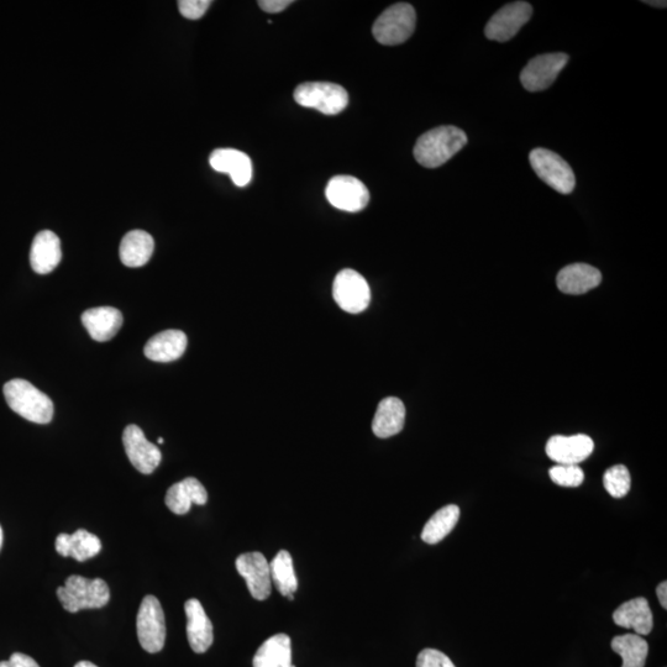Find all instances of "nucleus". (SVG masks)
Segmentation results:
<instances>
[{
	"instance_id": "nucleus-1",
	"label": "nucleus",
	"mask_w": 667,
	"mask_h": 667,
	"mask_svg": "<svg viewBox=\"0 0 667 667\" xmlns=\"http://www.w3.org/2000/svg\"><path fill=\"white\" fill-rule=\"evenodd\" d=\"M467 144V136L456 126H439L420 136L414 146V157L427 168L443 166Z\"/></svg>"
},
{
	"instance_id": "nucleus-2",
	"label": "nucleus",
	"mask_w": 667,
	"mask_h": 667,
	"mask_svg": "<svg viewBox=\"0 0 667 667\" xmlns=\"http://www.w3.org/2000/svg\"><path fill=\"white\" fill-rule=\"evenodd\" d=\"M4 397L12 411L29 422L49 424L54 418V403L30 382L12 380L5 383Z\"/></svg>"
},
{
	"instance_id": "nucleus-3",
	"label": "nucleus",
	"mask_w": 667,
	"mask_h": 667,
	"mask_svg": "<svg viewBox=\"0 0 667 667\" xmlns=\"http://www.w3.org/2000/svg\"><path fill=\"white\" fill-rule=\"evenodd\" d=\"M56 593L62 607L70 613L80 612L81 609L103 608L110 600L107 582L78 575L68 577L65 586L57 588Z\"/></svg>"
},
{
	"instance_id": "nucleus-4",
	"label": "nucleus",
	"mask_w": 667,
	"mask_h": 667,
	"mask_svg": "<svg viewBox=\"0 0 667 667\" xmlns=\"http://www.w3.org/2000/svg\"><path fill=\"white\" fill-rule=\"evenodd\" d=\"M416 10L408 3H397L386 9L375 21L372 33L382 45L396 46L406 42L416 30Z\"/></svg>"
},
{
	"instance_id": "nucleus-5",
	"label": "nucleus",
	"mask_w": 667,
	"mask_h": 667,
	"mask_svg": "<svg viewBox=\"0 0 667 667\" xmlns=\"http://www.w3.org/2000/svg\"><path fill=\"white\" fill-rule=\"evenodd\" d=\"M294 101L304 108L319 110L325 115H336L348 107L349 94L344 87L329 82H308L294 91Z\"/></svg>"
},
{
	"instance_id": "nucleus-6",
	"label": "nucleus",
	"mask_w": 667,
	"mask_h": 667,
	"mask_svg": "<svg viewBox=\"0 0 667 667\" xmlns=\"http://www.w3.org/2000/svg\"><path fill=\"white\" fill-rule=\"evenodd\" d=\"M530 165L540 180L561 194H570L576 187V177L569 164L555 152L535 149L529 155Z\"/></svg>"
},
{
	"instance_id": "nucleus-7",
	"label": "nucleus",
	"mask_w": 667,
	"mask_h": 667,
	"mask_svg": "<svg viewBox=\"0 0 667 667\" xmlns=\"http://www.w3.org/2000/svg\"><path fill=\"white\" fill-rule=\"evenodd\" d=\"M136 630L141 645L147 653H160L166 642L165 613L155 596H146L141 602Z\"/></svg>"
},
{
	"instance_id": "nucleus-8",
	"label": "nucleus",
	"mask_w": 667,
	"mask_h": 667,
	"mask_svg": "<svg viewBox=\"0 0 667 667\" xmlns=\"http://www.w3.org/2000/svg\"><path fill=\"white\" fill-rule=\"evenodd\" d=\"M333 297L343 311L359 314L370 306L371 290L369 283L359 272L346 269L335 277Z\"/></svg>"
},
{
	"instance_id": "nucleus-9",
	"label": "nucleus",
	"mask_w": 667,
	"mask_h": 667,
	"mask_svg": "<svg viewBox=\"0 0 667 667\" xmlns=\"http://www.w3.org/2000/svg\"><path fill=\"white\" fill-rule=\"evenodd\" d=\"M533 15V8L527 2H514L504 5L493 15L486 25L485 35L488 40L507 42L519 33Z\"/></svg>"
},
{
	"instance_id": "nucleus-10",
	"label": "nucleus",
	"mask_w": 667,
	"mask_h": 667,
	"mask_svg": "<svg viewBox=\"0 0 667 667\" xmlns=\"http://www.w3.org/2000/svg\"><path fill=\"white\" fill-rule=\"evenodd\" d=\"M569 56L563 52L534 57L523 68L521 82L528 92H542L548 89L564 70Z\"/></svg>"
},
{
	"instance_id": "nucleus-11",
	"label": "nucleus",
	"mask_w": 667,
	"mask_h": 667,
	"mask_svg": "<svg viewBox=\"0 0 667 667\" xmlns=\"http://www.w3.org/2000/svg\"><path fill=\"white\" fill-rule=\"evenodd\" d=\"M325 196L330 204L344 212L357 213L370 202L369 189L353 176H335L329 181Z\"/></svg>"
},
{
	"instance_id": "nucleus-12",
	"label": "nucleus",
	"mask_w": 667,
	"mask_h": 667,
	"mask_svg": "<svg viewBox=\"0 0 667 667\" xmlns=\"http://www.w3.org/2000/svg\"><path fill=\"white\" fill-rule=\"evenodd\" d=\"M123 444L131 465L144 475H150L159 467L161 451L146 439L143 429L130 424L123 433Z\"/></svg>"
},
{
	"instance_id": "nucleus-13",
	"label": "nucleus",
	"mask_w": 667,
	"mask_h": 667,
	"mask_svg": "<svg viewBox=\"0 0 667 667\" xmlns=\"http://www.w3.org/2000/svg\"><path fill=\"white\" fill-rule=\"evenodd\" d=\"M236 570L243 576L251 596L265 601L272 591L270 563L261 553H246L236 559Z\"/></svg>"
},
{
	"instance_id": "nucleus-14",
	"label": "nucleus",
	"mask_w": 667,
	"mask_h": 667,
	"mask_svg": "<svg viewBox=\"0 0 667 667\" xmlns=\"http://www.w3.org/2000/svg\"><path fill=\"white\" fill-rule=\"evenodd\" d=\"M595 450V443L585 434L555 435L546 444V454L558 465H579L580 462L590 458Z\"/></svg>"
},
{
	"instance_id": "nucleus-15",
	"label": "nucleus",
	"mask_w": 667,
	"mask_h": 667,
	"mask_svg": "<svg viewBox=\"0 0 667 667\" xmlns=\"http://www.w3.org/2000/svg\"><path fill=\"white\" fill-rule=\"evenodd\" d=\"M187 617V637L194 653L203 654L212 647L214 634L213 624L210 622L201 602L192 598L185 603Z\"/></svg>"
},
{
	"instance_id": "nucleus-16",
	"label": "nucleus",
	"mask_w": 667,
	"mask_h": 667,
	"mask_svg": "<svg viewBox=\"0 0 667 667\" xmlns=\"http://www.w3.org/2000/svg\"><path fill=\"white\" fill-rule=\"evenodd\" d=\"M82 323L89 335L98 343L112 340L123 327L122 312L114 307H98L88 309L82 314Z\"/></svg>"
},
{
	"instance_id": "nucleus-17",
	"label": "nucleus",
	"mask_w": 667,
	"mask_h": 667,
	"mask_svg": "<svg viewBox=\"0 0 667 667\" xmlns=\"http://www.w3.org/2000/svg\"><path fill=\"white\" fill-rule=\"evenodd\" d=\"M209 164L213 170L227 173L235 186H248L252 180V162L244 152L235 149H219L210 155Z\"/></svg>"
},
{
	"instance_id": "nucleus-18",
	"label": "nucleus",
	"mask_w": 667,
	"mask_h": 667,
	"mask_svg": "<svg viewBox=\"0 0 667 667\" xmlns=\"http://www.w3.org/2000/svg\"><path fill=\"white\" fill-rule=\"evenodd\" d=\"M62 259L59 236L50 230L40 231L35 236L30 250V265L39 275H47L59 266Z\"/></svg>"
},
{
	"instance_id": "nucleus-19",
	"label": "nucleus",
	"mask_w": 667,
	"mask_h": 667,
	"mask_svg": "<svg viewBox=\"0 0 667 667\" xmlns=\"http://www.w3.org/2000/svg\"><path fill=\"white\" fill-rule=\"evenodd\" d=\"M208 501L206 487L194 477H188L168 488L165 503L171 512L183 516L187 514L193 504L204 506Z\"/></svg>"
},
{
	"instance_id": "nucleus-20",
	"label": "nucleus",
	"mask_w": 667,
	"mask_h": 667,
	"mask_svg": "<svg viewBox=\"0 0 667 667\" xmlns=\"http://www.w3.org/2000/svg\"><path fill=\"white\" fill-rule=\"evenodd\" d=\"M55 545L57 553L63 558H73L78 563L94 558L102 550V543L97 535L84 529H78L73 534H60Z\"/></svg>"
},
{
	"instance_id": "nucleus-21",
	"label": "nucleus",
	"mask_w": 667,
	"mask_h": 667,
	"mask_svg": "<svg viewBox=\"0 0 667 667\" xmlns=\"http://www.w3.org/2000/svg\"><path fill=\"white\" fill-rule=\"evenodd\" d=\"M613 621L617 626L633 629L637 635H649L654 628V616L647 598L639 597L630 600L616 609Z\"/></svg>"
},
{
	"instance_id": "nucleus-22",
	"label": "nucleus",
	"mask_w": 667,
	"mask_h": 667,
	"mask_svg": "<svg viewBox=\"0 0 667 667\" xmlns=\"http://www.w3.org/2000/svg\"><path fill=\"white\" fill-rule=\"evenodd\" d=\"M602 275L596 267L587 264H572L559 272L556 283L561 292L580 296L600 286Z\"/></svg>"
},
{
	"instance_id": "nucleus-23",
	"label": "nucleus",
	"mask_w": 667,
	"mask_h": 667,
	"mask_svg": "<svg viewBox=\"0 0 667 667\" xmlns=\"http://www.w3.org/2000/svg\"><path fill=\"white\" fill-rule=\"evenodd\" d=\"M406 422V407L401 399L388 397L382 399L372 420V432L376 437L387 439L402 432Z\"/></svg>"
},
{
	"instance_id": "nucleus-24",
	"label": "nucleus",
	"mask_w": 667,
	"mask_h": 667,
	"mask_svg": "<svg viewBox=\"0 0 667 667\" xmlns=\"http://www.w3.org/2000/svg\"><path fill=\"white\" fill-rule=\"evenodd\" d=\"M187 343V335L181 330H166L147 341L144 353L151 361L172 362L186 353Z\"/></svg>"
},
{
	"instance_id": "nucleus-25",
	"label": "nucleus",
	"mask_w": 667,
	"mask_h": 667,
	"mask_svg": "<svg viewBox=\"0 0 667 667\" xmlns=\"http://www.w3.org/2000/svg\"><path fill=\"white\" fill-rule=\"evenodd\" d=\"M155 250L154 238L144 230H133L126 234L120 244V260L128 267L145 266Z\"/></svg>"
},
{
	"instance_id": "nucleus-26",
	"label": "nucleus",
	"mask_w": 667,
	"mask_h": 667,
	"mask_svg": "<svg viewBox=\"0 0 667 667\" xmlns=\"http://www.w3.org/2000/svg\"><path fill=\"white\" fill-rule=\"evenodd\" d=\"M254 667H291V638L286 634L273 635L256 651Z\"/></svg>"
},
{
	"instance_id": "nucleus-27",
	"label": "nucleus",
	"mask_w": 667,
	"mask_h": 667,
	"mask_svg": "<svg viewBox=\"0 0 667 667\" xmlns=\"http://www.w3.org/2000/svg\"><path fill=\"white\" fill-rule=\"evenodd\" d=\"M611 647L621 656L622 667H644L649 654L647 640L637 634L618 635L613 638Z\"/></svg>"
},
{
	"instance_id": "nucleus-28",
	"label": "nucleus",
	"mask_w": 667,
	"mask_h": 667,
	"mask_svg": "<svg viewBox=\"0 0 667 667\" xmlns=\"http://www.w3.org/2000/svg\"><path fill=\"white\" fill-rule=\"evenodd\" d=\"M459 518L460 508L455 504H449V506L439 509L423 528V542L430 545L440 543L456 527Z\"/></svg>"
},
{
	"instance_id": "nucleus-29",
	"label": "nucleus",
	"mask_w": 667,
	"mask_h": 667,
	"mask_svg": "<svg viewBox=\"0 0 667 667\" xmlns=\"http://www.w3.org/2000/svg\"><path fill=\"white\" fill-rule=\"evenodd\" d=\"M271 579L283 597L294 598V592L298 588L296 572H294L292 556L288 551L282 550L270 563Z\"/></svg>"
},
{
	"instance_id": "nucleus-30",
	"label": "nucleus",
	"mask_w": 667,
	"mask_h": 667,
	"mask_svg": "<svg viewBox=\"0 0 667 667\" xmlns=\"http://www.w3.org/2000/svg\"><path fill=\"white\" fill-rule=\"evenodd\" d=\"M603 485L613 498H623L628 495L632 479L626 466L616 465L606 471L603 476Z\"/></svg>"
},
{
	"instance_id": "nucleus-31",
	"label": "nucleus",
	"mask_w": 667,
	"mask_h": 667,
	"mask_svg": "<svg viewBox=\"0 0 667 667\" xmlns=\"http://www.w3.org/2000/svg\"><path fill=\"white\" fill-rule=\"evenodd\" d=\"M549 475L561 487H579L585 481V472L579 465H556L551 467Z\"/></svg>"
},
{
	"instance_id": "nucleus-32",
	"label": "nucleus",
	"mask_w": 667,
	"mask_h": 667,
	"mask_svg": "<svg viewBox=\"0 0 667 667\" xmlns=\"http://www.w3.org/2000/svg\"><path fill=\"white\" fill-rule=\"evenodd\" d=\"M417 667H456L448 655L435 649L420 651L417 658Z\"/></svg>"
},
{
	"instance_id": "nucleus-33",
	"label": "nucleus",
	"mask_w": 667,
	"mask_h": 667,
	"mask_svg": "<svg viewBox=\"0 0 667 667\" xmlns=\"http://www.w3.org/2000/svg\"><path fill=\"white\" fill-rule=\"evenodd\" d=\"M210 5V0H181L178 2V9L186 19L198 20L207 13Z\"/></svg>"
},
{
	"instance_id": "nucleus-34",
	"label": "nucleus",
	"mask_w": 667,
	"mask_h": 667,
	"mask_svg": "<svg viewBox=\"0 0 667 667\" xmlns=\"http://www.w3.org/2000/svg\"><path fill=\"white\" fill-rule=\"evenodd\" d=\"M0 667H40L29 655L14 653L7 661H0Z\"/></svg>"
},
{
	"instance_id": "nucleus-35",
	"label": "nucleus",
	"mask_w": 667,
	"mask_h": 667,
	"mask_svg": "<svg viewBox=\"0 0 667 667\" xmlns=\"http://www.w3.org/2000/svg\"><path fill=\"white\" fill-rule=\"evenodd\" d=\"M292 0H261L260 8L269 14H277L290 7Z\"/></svg>"
},
{
	"instance_id": "nucleus-36",
	"label": "nucleus",
	"mask_w": 667,
	"mask_h": 667,
	"mask_svg": "<svg viewBox=\"0 0 667 667\" xmlns=\"http://www.w3.org/2000/svg\"><path fill=\"white\" fill-rule=\"evenodd\" d=\"M656 595H658L659 602L661 607L667 609V584L666 581L661 582V584L656 588Z\"/></svg>"
},
{
	"instance_id": "nucleus-37",
	"label": "nucleus",
	"mask_w": 667,
	"mask_h": 667,
	"mask_svg": "<svg viewBox=\"0 0 667 667\" xmlns=\"http://www.w3.org/2000/svg\"><path fill=\"white\" fill-rule=\"evenodd\" d=\"M75 667H98V666L91 663V661H80V663H77Z\"/></svg>"
},
{
	"instance_id": "nucleus-38",
	"label": "nucleus",
	"mask_w": 667,
	"mask_h": 667,
	"mask_svg": "<svg viewBox=\"0 0 667 667\" xmlns=\"http://www.w3.org/2000/svg\"><path fill=\"white\" fill-rule=\"evenodd\" d=\"M645 4L653 5V7L666 8V2H644Z\"/></svg>"
},
{
	"instance_id": "nucleus-39",
	"label": "nucleus",
	"mask_w": 667,
	"mask_h": 667,
	"mask_svg": "<svg viewBox=\"0 0 667 667\" xmlns=\"http://www.w3.org/2000/svg\"><path fill=\"white\" fill-rule=\"evenodd\" d=\"M3 542H4V533L2 525H0V550H2Z\"/></svg>"
},
{
	"instance_id": "nucleus-40",
	"label": "nucleus",
	"mask_w": 667,
	"mask_h": 667,
	"mask_svg": "<svg viewBox=\"0 0 667 667\" xmlns=\"http://www.w3.org/2000/svg\"><path fill=\"white\" fill-rule=\"evenodd\" d=\"M157 441H159V444H164L165 443V440L162 439V438H159V440H157Z\"/></svg>"
},
{
	"instance_id": "nucleus-41",
	"label": "nucleus",
	"mask_w": 667,
	"mask_h": 667,
	"mask_svg": "<svg viewBox=\"0 0 667 667\" xmlns=\"http://www.w3.org/2000/svg\"><path fill=\"white\" fill-rule=\"evenodd\" d=\"M291 667H296V666H294V665H291Z\"/></svg>"
}]
</instances>
